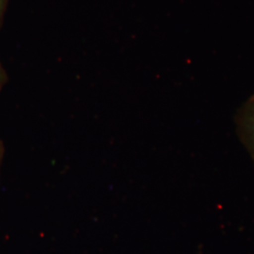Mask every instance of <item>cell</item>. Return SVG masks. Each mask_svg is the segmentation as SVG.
Returning a JSON list of instances; mask_svg holds the SVG:
<instances>
[{
  "mask_svg": "<svg viewBox=\"0 0 254 254\" xmlns=\"http://www.w3.org/2000/svg\"><path fill=\"white\" fill-rule=\"evenodd\" d=\"M235 126L236 136L254 162V93L236 110Z\"/></svg>",
  "mask_w": 254,
  "mask_h": 254,
  "instance_id": "6da1fadb",
  "label": "cell"
},
{
  "mask_svg": "<svg viewBox=\"0 0 254 254\" xmlns=\"http://www.w3.org/2000/svg\"><path fill=\"white\" fill-rule=\"evenodd\" d=\"M7 82H8V74L0 61V91H2V89L4 88Z\"/></svg>",
  "mask_w": 254,
  "mask_h": 254,
  "instance_id": "7a4b0ae2",
  "label": "cell"
},
{
  "mask_svg": "<svg viewBox=\"0 0 254 254\" xmlns=\"http://www.w3.org/2000/svg\"><path fill=\"white\" fill-rule=\"evenodd\" d=\"M9 0H0V28L3 25V21L5 17V13L7 10Z\"/></svg>",
  "mask_w": 254,
  "mask_h": 254,
  "instance_id": "3957f363",
  "label": "cell"
},
{
  "mask_svg": "<svg viewBox=\"0 0 254 254\" xmlns=\"http://www.w3.org/2000/svg\"><path fill=\"white\" fill-rule=\"evenodd\" d=\"M4 154H5V146L3 141L0 139V173H1V167L3 163V159H4Z\"/></svg>",
  "mask_w": 254,
  "mask_h": 254,
  "instance_id": "277c9868",
  "label": "cell"
}]
</instances>
